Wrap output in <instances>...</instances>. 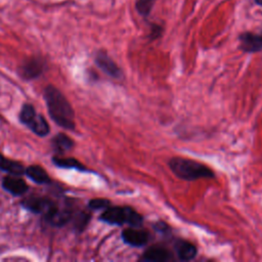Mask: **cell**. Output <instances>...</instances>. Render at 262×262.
Returning <instances> with one entry per match:
<instances>
[{
    "instance_id": "obj_11",
    "label": "cell",
    "mask_w": 262,
    "mask_h": 262,
    "mask_svg": "<svg viewBox=\"0 0 262 262\" xmlns=\"http://www.w3.org/2000/svg\"><path fill=\"white\" fill-rule=\"evenodd\" d=\"M2 187L12 195H23L28 190V184L17 175H8L2 180Z\"/></svg>"
},
{
    "instance_id": "obj_19",
    "label": "cell",
    "mask_w": 262,
    "mask_h": 262,
    "mask_svg": "<svg viewBox=\"0 0 262 262\" xmlns=\"http://www.w3.org/2000/svg\"><path fill=\"white\" fill-rule=\"evenodd\" d=\"M154 5V0H136L135 2V7L137 11L143 15L147 16L152 8Z\"/></svg>"
},
{
    "instance_id": "obj_20",
    "label": "cell",
    "mask_w": 262,
    "mask_h": 262,
    "mask_svg": "<svg viewBox=\"0 0 262 262\" xmlns=\"http://www.w3.org/2000/svg\"><path fill=\"white\" fill-rule=\"evenodd\" d=\"M90 218H91V214L87 212H80L75 219V228L78 231H83L86 225L89 223Z\"/></svg>"
},
{
    "instance_id": "obj_17",
    "label": "cell",
    "mask_w": 262,
    "mask_h": 262,
    "mask_svg": "<svg viewBox=\"0 0 262 262\" xmlns=\"http://www.w3.org/2000/svg\"><path fill=\"white\" fill-rule=\"evenodd\" d=\"M52 162L54 163L55 166L59 168H67V169H75L78 171H87V169L83 166L82 163L77 161L74 158H59V157H54L52 158Z\"/></svg>"
},
{
    "instance_id": "obj_12",
    "label": "cell",
    "mask_w": 262,
    "mask_h": 262,
    "mask_svg": "<svg viewBox=\"0 0 262 262\" xmlns=\"http://www.w3.org/2000/svg\"><path fill=\"white\" fill-rule=\"evenodd\" d=\"M44 64L42 59L33 57L21 66V74L27 79H35L41 75Z\"/></svg>"
},
{
    "instance_id": "obj_21",
    "label": "cell",
    "mask_w": 262,
    "mask_h": 262,
    "mask_svg": "<svg viewBox=\"0 0 262 262\" xmlns=\"http://www.w3.org/2000/svg\"><path fill=\"white\" fill-rule=\"evenodd\" d=\"M111 206V202L106 199H93L89 201L88 207L91 210H101Z\"/></svg>"
},
{
    "instance_id": "obj_16",
    "label": "cell",
    "mask_w": 262,
    "mask_h": 262,
    "mask_svg": "<svg viewBox=\"0 0 262 262\" xmlns=\"http://www.w3.org/2000/svg\"><path fill=\"white\" fill-rule=\"evenodd\" d=\"M51 144L54 150L57 152H63L74 146V141L64 133H58L52 138Z\"/></svg>"
},
{
    "instance_id": "obj_1",
    "label": "cell",
    "mask_w": 262,
    "mask_h": 262,
    "mask_svg": "<svg viewBox=\"0 0 262 262\" xmlns=\"http://www.w3.org/2000/svg\"><path fill=\"white\" fill-rule=\"evenodd\" d=\"M44 99L50 118L59 127L67 130L75 129V113L66 96L54 86L44 89Z\"/></svg>"
},
{
    "instance_id": "obj_6",
    "label": "cell",
    "mask_w": 262,
    "mask_h": 262,
    "mask_svg": "<svg viewBox=\"0 0 262 262\" xmlns=\"http://www.w3.org/2000/svg\"><path fill=\"white\" fill-rule=\"evenodd\" d=\"M44 219L52 226H62L66 223H68L72 217H73V212L71 209L64 207L60 208L55 204L46 214L43 215Z\"/></svg>"
},
{
    "instance_id": "obj_2",
    "label": "cell",
    "mask_w": 262,
    "mask_h": 262,
    "mask_svg": "<svg viewBox=\"0 0 262 262\" xmlns=\"http://www.w3.org/2000/svg\"><path fill=\"white\" fill-rule=\"evenodd\" d=\"M168 166L174 175L186 181L215 177L214 171L204 163L182 157H174L170 159Z\"/></svg>"
},
{
    "instance_id": "obj_13",
    "label": "cell",
    "mask_w": 262,
    "mask_h": 262,
    "mask_svg": "<svg viewBox=\"0 0 262 262\" xmlns=\"http://www.w3.org/2000/svg\"><path fill=\"white\" fill-rule=\"evenodd\" d=\"M25 174L38 184H46L50 182V177L48 176L46 171L40 166H29L28 168H26Z\"/></svg>"
},
{
    "instance_id": "obj_10",
    "label": "cell",
    "mask_w": 262,
    "mask_h": 262,
    "mask_svg": "<svg viewBox=\"0 0 262 262\" xmlns=\"http://www.w3.org/2000/svg\"><path fill=\"white\" fill-rule=\"evenodd\" d=\"M141 260L146 262H167L172 260V254L165 247L152 246L144 251Z\"/></svg>"
},
{
    "instance_id": "obj_22",
    "label": "cell",
    "mask_w": 262,
    "mask_h": 262,
    "mask_svg": "<svg viewBox=\"0 0 262 262\" xmlns=\"http://www.w3.org/2000/svg\"><path fill=\"white\" fill-rule=\"evenodd\" d=\"M255 2H256V4L262 6V0H255Z\"/></svg>"
},
{
    "instance_id": "obj_15",
    "label": "cell",
    "mask_w": 262,
    "mask_h": 262,
    "mask_svg": "<svg viewBox=\"0 0 262 262\" xmlns=\"http://www.w3.org/2000/svg\"><path fill=\"white\" fill-rule=\"evenodd\" d=\"M38 136H46L49 133V125L45 118L41 115H36L35 118L27 126Z\"/></svg>"
},
{
    "instance_id": "obj_9",
    "label": "cell",
    "mask_w": 262,
    "mask_h": 262,
    "mask_svg": "<svg viewBox=\"0 0 262 262\" xmlns=\"http://www.w3.org/2000/svg\"><path fill=\"white\" fill-rule=\"evenodd\" d=\"M174 250L177 258L181 261H190L198 254V249L193 244L181 238L176 239L174 243Z\"/></svg>"
},
{
    "instance_id": "obj_3",
    "label": "cell",
    "mask_w": 262,
    "mask_h": 262,
    "mask_svg": "<svg viewBox=\"0 0 262 262\" xmlns=\"http://www.w3.org/2000/svg\"><path fill=\"white\" fill-rule=\"evenodd\" d=\"M99 219L112 225L127 224L134 227H139L143 222V217L133 208L128 206H108L101 213Z\"/></svg>"
},
{
    "instance_id": "obj_14",
    "label": "cell",
    "mask_w": 262,
    "mask_h": 262,
    "mask_svg": "<svg viewBox=\"0 0 262 262\" xmlns=\"http://www.w3.org/2000/svg\"><path fill=\"white\" fill-rule=\"evenodd\" d=\"M0 170L17 176L25 174L26 171L25 167L20 163L7 159L2 154H0Z\"/></svg>"
},
{
    "instance_id": "obj_18",
    "label": "cell",
    "mask_w": 262,
    "mask_h": 262,
    "mask_svg": "<svg viewBox=\"0 0 262 262\" xmlns=\"http://www.w3.org/2000/svg\"><path fill=\"white\" fill-rule=\"evenodd\" d=\"M37 115L36 113V110L34 108V106L32 104H29V103H26L23 105L21 110H20V113H19V121L28 126L30 124V122L35 118V116Z\"/></svg>"
},
{
    "instance_id": "obj_5",
    "label": "cell",
    "mask_w": 262,
    "mask_h": 262,
    "mask_svg": "<svg viewBox=\"0 0 262 262\" xmlns=\"http://www.w3.org/2000/svg\"><path fill=\"white\" fill-rule=\"evenodd\" d=\"M95 63L97 67L104 72L106 75L111 76L115 79H120L123 76V73L121 69L118 67V64L110 57V55L105 51H98L95 55Z\"/></svg>"
},
{
    "instance_id": "obj_4",
    "label": "cell",
    "mask_w": 262,
    "mask_h": 262,
    "mask_svg": "<svg viewBox=\"0 0 262 262\" xmlns=\"http://www.w3.org/2000/svg\"><path fill=\"white\" fill-rule=\"evenodd\" d=\"M121 237L125 244L132 247H143L150 238V234L145 229H140L138 226H130L124 229L121 233Z\"/></svg>"
},
{
    "instance_id": "obj_7",
    "label": "cell",
    "mask_w": 262,
    "mask_h": 262,
    "mask_svg": "<svg viewBox=\"0 0 262 262\" xmlns=\"http://www.w3.org/2000/svg\"><path fill=\"white\" fill-rule=\"evenodd\" d=\"M239 48L244 52H257L262 50V32L255 34L252 32H245L238 36Z\"/></svg>"
},
{
    "instance_id": "obj_8",
    "label": "cell",
    "mask_w": 262,
    "mask_h": 262,
    "mask_svg": "<svg viewBox=\"0 0 262 262\" xmlns=\"http://www.w3.org/2000/svg\"><path fill=\"white\" fill-rule=\"evenodd\" d=\"M23 207L35 214H46L56 203L47 198L42 196H30L25 199L23 202Z\"/></svg>"
}]
</instances>
